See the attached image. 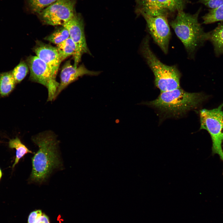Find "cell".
<instances>
[{"label": "cell", "mask_w": 223, "mask_h": 223, "mask_svg": "<svg viewBox=\"0 0 223 223\" xmlns=\"http://www.w3.org/2000/svg\"><path fill=\"white\" fill-rule=\"evenodd\" d=\"M39 149L32 158L31 181L42 183L52 171L61 164L58 151V141L51 132L45 131L32 138Z\"/></svg>", "instance_id": "6da1fadb"}, {"label": "cell", "mask_w": 223, "mask_h": 223, "mask_svg": "<svg viewBox=\"0 0 223 223\" xmlns=\"http://www.w3.org/2000/svg\"><path fill=\"white\" fill-rule=\"evenodd\" d=\"M201 93H190L181 88L160 92L155 99L144 104L156 109L166 117H178L198 107L205 99Z\"/></svg>", "instance_id": "7a4b0ae2"}, {"label": "cell", "mask_w": 223, "mask_h": 223, "mask_svg": "<svg viewBox=\"0 0 223 223\" xmlns=\"http://www.w3.org/2000/svg\"><path fill=\"white\" fill-rule=\"evenodd\" d=\"M201 10L200 8L194 14L178 12L169 23L190 58H193L197 50L208 40L209 32H204L198 21Z\"/></svg>", "instance_id": "3957f363"}, {"label": "cell", "mask_w": 223, "mask_h": 223, "mask_svg": "<svg viewBox=\"0 0 223 223\" xmlns=\"http://www.w3.org/2000/svg\"><path fill=\"white\" fill-rule=\"evenodd\" d=\"M150 38L143 40L141 47V53L155 77V84L160 92L180 88L181 73L175 65L169 66L161 62L151 49Z\"/></svg>", "instance_id": "277c9868"}, {"label": "cell", "mask_w": 223, "mask_h": 223, "mask_svg": "<svg viewBox=\"0 0 223 223\" xmlns=\"http://www.w3.org/2000/svg\"><path fill=\"white\" fill-rule=\"evenodd\" d=\"M223 103L211 110L204 109L199 111L200 129H205L210 134L212 141V152L217 154L223 162Z\"/></svg>", "instance_id": "5b68a950"}, {"label": "cell", "mask_w": 223, "mask_h": 223, "mask_svg": "<svg viewBox=\"0 0 223 223\" xmlns=\"http://www.w3.org/2000/svg\"><path fill=\"white\" fill-rule=\"evenodd\" d=\"M76 0H59L37 14L44 24L62 26L74 16Z\"/></svg>", "instance_id": "8992f818"}, {"label": "cell", "mask_w": 223, "mask_h": 223, "mask_svg": "<svg viewBox=\"0 0 223 223\" xmlns=\"http://www.w3.org/2000/svg\"><path fill=\"white\" fill-rule=\"evenodd\" d=\"M26 61L30 70V80L46 88L48 92L47 101L54 100L59 83L53 77L47 65L36 55L29 56Z\"/></svg>", "instance_id": "52a82bcc"}, {"label": "cell", "mask_w": 223, "mask_h": 223, "mask_svg": "<svg viewBox=\"0 0 223 223\" xmlns=\"http://www.w3.org/2000/svg\"><path fill=\"white\" fill-rule=\"evenodd\" d=\"M141 15L146 21L149 33L154 42L167 54L171 35L167 17L164 15L154 16L146 14Z\"/></svg>", "instance_id": "ba28073f"}, {"label": "cell", "mask_w": 223, "mask_h": 223, "mask_svg": "<svg viewBox=\"0 0 223 223\" xmlns=\"http://www.w3.org/2000/svg\"><path fill=\"white\" fill-rule=\"evenodd\" d=\"M62 26L68 30L69 37L75 45L76 52L73 56V65L76 67L84 54H91L86 43L83 19L81 15L76 13L72 18Z\"/></svg>", "instance_id": "9c48e42d"}, {"label": "cell", "mask_w": 223, "mask_h": 223, "mask_svg": "<svg viewBox=\"0 0 223 223\" xmlns=\"http://www.w3.org/2000/svg\"><path fill=\"white\" fill-rule=\"evenodd\" d=\"M99 72L88 70L83 64L75 67L71 64L70 60L66 62L63 65L60 73V82L55 94V99L69 84L84 75L97 76Z\"/></svg>", "instance_id": "30bf717a"}, {"label": "cell", "mask_w": 223, "mask_h": 223, "mask_svg": "<svg viewBox=\"0 0 223 223\" xmlns=\"http://www.w3.org/2000/svg\"><path fill=\"white\" fill-rule=\"evenodd\" d=\"M33 50L36 56L46 64L56 79L61 62L57 47L37 40Z\"/></svg>", "instance_id": "8fae6325"}, {"label": "cell", "mask_w": 223, "mask_h": 223, "mask_svg": "<svg viewBox=\"0 0 223 223\" xmlns=\"http://www.w3.org/2000/svg\"><path fill=\"white\" fill-rule=\"evenodd\" d=\"M135 12L137 15L146 14L152 16H167L159 7L158 0H136Z\"/></svg>", "instance_id": "7c38bea8"}, {"label": "cell", "mask_w": 223, "mask_h": 223, "mask_svg": "<svg viewBox=\"0 0 223 223\" xmlns=\"http://www.w3.org/2000/svg\"><path fill=\"white\" fill-rule=\"evenodd\" d=\"M209 33L208 40L213 46L215 55L216 56L223 55V23Z\"/></svg>", "instance_id": "4fadbf2b"}, {"label": "cell", "mask_w": 223, "mask_h": 223, "mask_svg": "<svg viewBox=\"0 0 223 223\" xmlns=\"http://www.w3.org/2000/svg\"><path fill=\"white\" fill-rule=\"evenodd\" d=\"M160 7L167 16L169 13L184 11L189 0H158Z\"/></svg>", "instance_id": "5bb4252c"}, {"label": "cell", "mask_w": 223, "mask_h": 223, "mask_svg": "<svg viewBox=\"0 0 223 223\" xmlns=\"http://www.w3.org/2000/svg\"><path fill=\"white\" fill-rule=\"evenodd\" d=\"M16 83L11 71L0 73V95L5 97L9 95L15 88Z\"/></svg>", "instance_id": "9a60e30c"}, {"label": "cell", "mask_w": 223, "mask_h": 223, "mask_svg": "<svg viewBox=\"0 0 223 223\" xmlns=\"http://www.w3.org/2000/svg\"><path fill=\"white\" fill-rule=\"evenodd\" d=\"M56 45L61 62L75 54L76 46L70 37Z\"/></svg>", "instance_id": "2e32d148"}, {"label": "cell", "mask_w": 223, "mask_h": 223, "mask_svg": "<svg viewBox=\"0 0 223 223\" xmlns=\"http://www.w3.org/2000/svg\"><path fill=\"white\" fill-rule=\"evenodd\" d=\"M9 146L10 148L15 149L16 150V157L14 163L12 165V168L15 167L18 163L20 160L26 154L28 153H33L21 142L18 137L10 140L9 142Z\"/></svg>", "instance_id": "e0dca14e"}, {"label": "cell", "mask_w": 223, "mask_h": 223, "mask_svg": "<svg viewBox=\"0 0 223 223\" xmlns=\"http://www.w3.org/2000/svg\"><path fill=\"white\" fill-rule=\"evenodd\" d=\"M59 0H25L29 12L37 14L50 5Z\"/></svg>", "instance_id": "ac0fdd59"}, {"label": "cell", "mask_w": 223, "mask_h": 223, "mask_svg": "<svg viewBox=\"0 0 223 223\" xmlns=\"http://www.w3.org/2000/svg\"><path fill=\"white\" fill-rule=\"evenodd\" d=\"M202 19L203 23L205 24L223 21V4L216 8L211 9Z\"/></svg>", "instance_id": "d6986e66"}, {"label": "cell", "mask_w": 223, "mask_h": 223, "mask_svg": "<svg viewBox=\"0 0 223 223\" xmlns=\"http://www.w3.org/2000/svg\"><path fill=\"white\" fill-rule=\"evenodd\" d=\"M69 37V34L68 30L64 27L62 26L45 37V39L57 45Z\"/></svg>", "instance_id": "ffe728a7"}, {"label": "cell", "mask_w": 223, "mask_h": 223, "mask_svg": "<svg viewBox=\"0 0 223 223\" xmlns=\"http://www.w3.org/2000/svg\"><path fill=\"white\" fill-rule=\"evenodd\" d=\"M29 68L27 63L21 61L11 71L16 83L20 82L26 77Z\"/></svg>", "instance_id": "44dd1931"}, {"label": "cell", "mask_w": 223, "mask_h": 223, "mask_svg": "<svg viewBox=\"0 0 223 223\" xmlns=\"http://www.w3.org/2000/svg\"><path fill=\"white\" fill-rule=\"evenodd\" d=\"M199 2L211 9L216 8L223 4V0H199Z\"/></svg>", "instance_id": "7402d4cb"}, {"label": "cell", "mask_w": 223, "mask_h": 223, "mask_svg": "<svg viewBox=\"0 0 223 223\" xmlns=\"http://www.w3.org/2000/svg\"><path fill=\"white\" fill-rule=\"evenodd\" d=\"M42 214L41 210H40L32 212L29 215L28 223H35L38 217Z\"/></svg>", "instance_id": "603a6c76"}, {"label": "cell", "mask_w": 223, "mask_h": 223, "mask_svg": "<svg viewBox=\"0 0 223 223\" xmlns=\"http://www.w3.org/2000/svg\"><path fill=\"white\" fill-rule=\"evenodd\" d=\"M35 223H50L48 216L45 214L42 213L36 220Z\"/></svg>", "instance_id": "cb8c5ba5"}, {"label": "cell", "mask_w": 223, "mask_h": 223, "mask_svg": "<svg viewBox=\"0 0 223 223\" xmlns=\"http://www.w3.org/2000/svg\"><path fill=\"white\" fill-rule=\"evenodd\" d=\"M2 172L1 171V169L0 168V179L2 177Z\"/></svg>", "instance_id": "d4e9b609"}, {"label": "cell", "mask_w": 223, "mask_h": 223, "mask_svg": "<svg viewBox=\"0 0 223 223\" xmlns=\"http://www.w3.org/2000/svg\"></svg>", "instance_id": "484cf974"}]
</instances>
